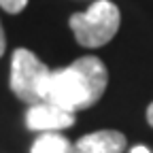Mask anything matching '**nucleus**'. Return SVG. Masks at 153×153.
<instances>
[{
  "label": "nucleus",
  "instance_id": "nucleus-1",
  "mask_svg": "<svg viewBox=\"0 0 153 153\" xmlns=\"http://www.w3.org/2000/svg\"><path fill=\"white\" fill-rule=\"evenodd\" d=\"M108 85V72L100 57L83 55L62 70H51L43 102L57 104L70 113L94 106Z\"/></svg>",
  "mask_w": 153,
  "mask_h": 153
},
{
  "label": "nucleus",
  "instance_id": "nucleus-2",
  "mask_svg": "<svg viewBox=\"0 0 153 153\" xmlns=\"http://www.w3.org/2000/svg\"><path fill=\"white\" fill-rule=\"evenodd\" d=\"M68 24L74 32L76 43L94 49L106 45L117 34L121 15L117 4H113L111 0H96L85 13H74Z\"/></svg>",
  "mask_w": 153,
  "mask_h": 153
},
{
  "label": "nucleus",
  "instance_id": "nucleus-3",
  "mask_svg": "<svg viewBox=\"0 0 153 153\" xmlns=\"http://www.w3.org/2000/svg\"><path fill=\"white\" fill-rule=\"evenodd\" d=\"M49 68L30 51L19 47L11 60V89L19 100L28 104L43 102L45 83L49 79Z\"/></svg>",
  "mask_w": 153,
  "mask_h": 153
},
{
  "label": "nucleus",
  "instance_id": "nucleus-4",
  "mask_svg": "<svg viewBox=\"0 0 153 153\" xmlns=\"http://www.w3.org/2000/svg\"><path fill=\"white\" fill-rule=\"evenodd\" d=\"M74 123V113L51 104V102H38L30 104L26 113V126L34 132H60Z\"/></svg>",
  "mask_w": 153,
  "mask_h": 153
},
{
  "label": "nucleus",
  "instance_id": "nucleus-5",
  "mask_svg": "<svg viewBox=\"0 0 153 153\" xmlns=\"http://www.w3.org/2000/svg\"><path fill=\"white\" fill-rule=\"evenodd\" d=\"M128 140L117 130H100L81 136L72 145V153H123Z\"/></svg>",
  "mask_w": 153,
  "mask_h": 153
},
{
  "label": "nucleus",
  "instance_id": "nucleus-6",
  "mask_svg": "<svg viewBox=\"0 0 153 153\" xmlns=\"http://www.w3.org/2000/svg\"><path fill=\"white\" fill-rule=\"evenodd\" d=\"M30 153H72V145L57 132H43L34 140Z\"/></svg>",
  "mask_w": 153,
  "mask_h": 153
},
{
  "label": "nucleus",
  "instance_id": "nucleus-7",
  "mask_svg": "<svg viewBox=\"0 0 153 153\" xmlns=\"http://www.w3.org/2000/svg\"><path fill=\"white\" fill-rule=\"evenodd\" d=\"M28 4V0H0V7L7 13H22Z\"/></svg>",
  "mask_w": 153,
  "mask_h": 153
},
{
  "label": "nucleus",
  "instance_id": "nucleus-8",
  "mask_svg": "<svg viewBox=\"0 0 153 153\" xmlns=\"http://www.w3.org/2000/svg\"><path fill=\"white\" fill-rule=\"evenodd\" d=\"M4 49H7V36H4V30H2V24H0V57H2V53H4Z\"/></svg>",
  "mask_w": 153,
  "mask_h": 153
},
{
  "label": "nucleus",
  "instance_id": "nucleus-9",
  "mask_svg": "<svg viewBox=\"0 0 153 153\" xmlns=\"http://www.w3.org/2000/svg\"><path fill=\"white\" fill-rule=\"evenodd\" d=\"M147 121H149V126L153 128V102H151L149 108H147Z\"/></svg>",
  "mask_w": 153,
  "mask_h": 153
},
{
  "label": "nucleus",
  "instance_id": "nucleus-10",
  "mask_svg": "<svg viewBox=\"0 0 153 153\" xmlns=\"http://www.w3.org/2000/svg\"><path fill=\"white\" fill-rule=\"evenodd\" d=\"M132 153H151V151H149L147 147H143V145H138V147H134V149H132Z\"/></svg>",
  "mask_w": 153,
  "mask_h": 153
}]
</instances>
